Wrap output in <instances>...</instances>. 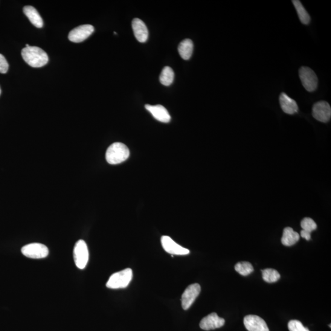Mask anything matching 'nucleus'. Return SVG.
Segmentation results:
<instances>
[{
  "label": "nucleus",
  "instance_id": "3",
  "mask_svg": "<svg viewBox=\"0 0 331 331\" xmlns=\"http://www.w3.org/2000/svg\"><path fill=\"white\" fill-rule=\"evenodd\" d=\"M132 269L127 268L113 274L107 281L106 286L110 289L127 288L132 280Z\"/></svg>",
  "mask_w": 331,
  "mask_h": 331
},
{
  "label": "nucleus",
  "instance_id": "4",
  "mask_svg": "<svg viewBox=\"0 0 331 331\" xmlns=\"http://www.w3.org/2000/svg\"><path fill=\"white\" fill-rule=\"evenodd\" d=\"M89 259L88 246L85 241L78 240L74 248V260L75 266L80 269H84L87 266Z\"/></svg>",
  "mask_w": 331,
  "mask_h": 331
},
{
  "label": "nucleus",
  "instance_id": "21",
  "mask_svg": "<svg viewBox=\"0 0 331 331\" xmlns=\"http://www.w3.org/2000/svg\"><path fill=\"white\" fill-rule=\"evenodd\" d=\"M263 280L267 283H275L280 278V275L277 271L273 269H266L262 270Z\"/></svg>",
  "mask_w": 331,
  "mask_h": 331
},
{
  "label": "nucleus",
  "instance_id": "7",
  "mask_svg": "<svg viewBox=\"0 0 331 331\" xmlns=\"http://www.w3.org/2000/svg\"><path fill=\"white\" fill-rule=\"evenodd\" d=\"M201 286L198 283H193L185 289L182 296V306L183 309L187 310L192 306L197 296L201 292Z\"/></svg>",
  "mask_w": 331,
  "mask_h": 331
},
{
  "label": "nucleus",
  "instance_id": "12",
  "mask_svg": "<svg viewBox=\"0 0 331 331\" xmlns=\"http://www.w3.org/2000/svg\"><path fill=\"white\" fill-rule=\"evenodd\" d=\"M225 323L224 319L219 317L216 313H212L202 318L200 322L199 326L203 330H210L222 327L224 326Z\"/></svg>",
  "mask_w": 331,
  "mask_h": 331
},
{
  "label": "nucleus",
  "instance_id": "19",
  "mask_svg": "<svg viewBox=\"0 0 331 331\" xmlns=\"http://www.w3.org/2000/svg\"><path fill=\"white\" fill-rule=\"evenodd\" d=\"M293 5L295 6L296 11H297L299 19L301 20L302 24L308 25L310 22V17L308 14L306 9L302 5L301 2L299 0H293Z\"/></svg>",
  "mask_w": 331,
  "mask_h": 331
},
{
  "label": "nucleus",
  "instance_id": "11",
  "mask_svg": "<svg viewBox=\"0 0 331 331\" xmlns=\"http://www.w3.org/2000/svg\"><path fill=\"white\" fill-rule=\"evenodd\" d=\"M243 323L249 331H269L265 321L257 315L246 316L243 319Z\"/></svg>",
  "mask_w": 331,
  "mask_h": 331
},
{
  "label": "nucleus",
  "instance_id": "20",
  "mask_svg": "<svg viewBox=\"0 0 331 331\" xmlns=\"http://www.w3.org/2000/svg\"><path fill=\"white\" fill-rule=\"evenodd\" d=\"M174 79V72L173 69L170 66H165L162 69L160 76H159V81L165 86H169L172 84Z\"/></svg>",
  "mask_w": 331,
  "mask_h": 331
},
{
  "label": "nucleus",
  "instance_id": "25",
  "mask_svg": "<svg viewBox=\"0 0 331 331\" xmlns=\"http://www.w3.org/2000/svg\"><path fill=\"white\" fill-rule=\"evenodd\" d=\"M9 64L7 59L2 54H0V73L5 74L8 71Z\"/></svg>",
  "mask_w": 331,
  "mask_h": 331
},
{
  "label": "nucleus",
  "instance_id": "22",
  "mask_svg": "<svg viewBox=\"0 0 331 331\" xmlns=\"http://www.w3.org/2000/svg\"><path fill=\"white\" fill-rule=\"evenodd\" d=\"M235 270L239 274L243 276L249 275L254 271V267H253L252 264L246 262V261L237 263L235 266Z\"/></svg>",
  "mask_w": 331,
  "mask_h": 331
},
{
  "label": "nucleus",
  "instance_id": "6",
  "mask_svg": "<svg viewBox=\"0 0 331 331\" xmlns=\"http://www.w3.org/2000/svg\"><path fill=\"white\" fill-rule=\"evenodd\" d=\"M21 252L25 257L32 259H42L48 256L49 249L40 243H31L22 248Z\"/></svg>",
  "mask_w": 331,
  "mask_h": 331
},
{
  "label": "nucleus",
  "instance_id": "13",
  "mask_svg": "<svg viewBox=\"0 0 331 331\" xmlns=\"http://www.w3.org/2000/svg\"><path fill=\"white\" fill-rule=\"evenodd\" d=\"M145 107L156 120L162 123H169L171 121V115L164 106L159 104L155 106L146 104Z\"/></svg>",
  "mask_w": 331,
  "mask_h": 331
},
{
  "label": "nucleus",
  "instance_id": "23",
  "mask_svg": "<svg viewBox=\"0 0 331 331\" xmlns=\"http://www.w3.org/2000/svg\"><path fill=\"white\" fill-rule=\"evenodd\" d=\"M301 225L303 230L310 233H311L313 231L315 230L317 228V225H316L314 220L310 219V218H305L302 220Z\"/></svg>",
  "mask_w": 331,
  "mask_h": 331
},
{
  "label": "nucleus",
  "instance_id": "18",
  "mask_svg": "<svg viewBox=\"0 0 331 331\" xmlns=\"http://www.w3.org/2000/svg\"><path fill=\"white\" fill-rule=\"evenodd\" d=\"M178 51L183 59L189 60L193 54V43L190 39H186L179 44Z\"/></svg>",
  "mask_w": 331,
  "mask_h": 331
},
{
  "label": "nucleus",
  "instance_id": "5",
  "mask_svg": "<svg viewBox=\"0 0 331 331\" xmlns=\"http://www.w3.org/2000/svg\"><path fill=\"white\" fill-rule=\"evenodd\" d=\"M300 79L303 87L309 92H314L318 87V77L311 68L303 66L299 71Z\"/></svg>",
  "mask_w": 331,
  "mask_h": 331
},
{
  "label": "nucleus",
  "instance_id": "26",
  "mask_svg": "<svg viewBox=\"0 0 331 331\" xmlns=\"http://www.w3.org/2000/svg\"><path fill=\"white\" fill-rule=\"evenodd\" d=\"M310 234L311 233H308V232L305 231L304 230H302L301 231V237L304 238V239H306L307 240H309L310 239V237H311Z\"/></svg>",
  "mask_w": 331,
  "mask_h": 331
},
{
  "label": "nucleus",
  "instance_id": "24",
  "mask_svg": "<svg viewBox=\"0 0 331 331\" xmlns=\"http://www.w3.org/2000/svg\"><path fill=\"white\" fill-rule=\"evenodd\" d=\"M289 331H310L308 328L304 327L303 323L298 320H291L288 323Z\"/></svg>",
  "mask_w": 331,
  "mask_h": 331
},
{
  "label": "nucleus",
  "instance_id": "16",
  "mask_svg": "<svg viewBox=\"0 0 331 331\" xmlns=\"http://www.w3.org/2000/svg\"><path fill=\"white\" fill-rule=\"evenodd\" d=\"M24 13L32 24L37 28L43 27V20L37 11L31 6H27L24 8Z\"/></svg>",
  "mask_w": 331,
  "mask_h": 331
},
{
  "label": "nucleus",
  "instance_id": "8",
  "mask_svg": "<svg viewBox=\"0 0 331 331\" xmlns=\"http://www.w3.org/2000/svg\"><path fill=\"white\" fill-rule=\"evenodd\" d=\"M312 115L316 120L321 122L326 123L331 117V108L326 101H321L316 103L313 106Z\"/></svg>",
  "mask_w": 331,
  "mask_h": 331
},
{
  "label": "nucleus",
  "instance_id": "15",
  "mask_svg": "<svg viewBox=\"0 0 331 331\" xmlns=\"http://www.w3.org/2000/svg\"><path fill=\"white\" fill-rule=\"evenodd\" d=\"M279 102L281 109L286 114L292 115L298 112V106L296 101L284 93H281L280 95Z\"/></svg>",
  "mask_w": 331,
  "mask_h": 331
},
{
  "label": "nucleus",
  "instance_id": "17",
  "mask_svg": "<svg viewBox=\"0 0 331 331\" xmlns=\"http://www.w3.org/2000/svg\"><path fill=\"white\" fill-rule=\"evenodd\" d=\"M300 234L295 231L292 228L284 229L281 243L284 246H289L296 244L300 240Z\"/></svg>",
  "mask_w": 331,
  "mask_h": 331
},
{
  "label": "nucleus",
  "instance_id": "27",
  "mask_svg": "<svg viewBox=\"0 0 331 331\" xmlns=\"http://www.w3.org/2000/svg\"><path fill=\"white\" fill-rule=\"evenodd\" d=\"M25 46H26L25 48H28V47H30V45H28V44H27V45H26Z\"/></svg>",
  "mask_w": 331,
  "mask_h": 331
},
{
  "label": "nucleus",
  "instance_id": "14",
  "mask_svg": "<svg viewBox=\"0 0 331 331\" xmlns=\"http://www.w3.org/2000/svg\"><path fill=\"white\" fill-rule=\"evenodd\" d=\"M132 28L136 39L140 43L146 42L149 37L147 26L141 19L136 18L132 22Z\"/></svg>",
  "mask_w": 331,
  "mask_h": 331
},
{
  "label": "nucleus",
  "instance_id": "2",
  "mask_svg": "<svg viewBox=\"0 0 331 331\" xmlns=\"http://www.w3.org/2000/svg\"><path fill=\"white\" fill-rule=\"evenodd\" d=\"M130 156V150L126 144L115 142L110 145L106 153V159L110 164H118L126 161Z\"/></svg>",
  "mask_w": 331,
  "mask_h": 331
},
{
  "label": "nucleus",
  "instance_id": "9",
  "mask_svg": "<svg viewBox=\"0 0 331 331\" xmlns=\"http://www.w3.org/2000/svg\"><path fill=\"white\" fill-rule=\"evenodd\" d=\"M94 27L91 25L79 26L69 32L68 39L73 43L83 42L94 33Z\"/></svg>",
  "mask_w": 331,
  "mask_h": 331
},
{
  "label": "nucleus",
  "instance_id": "1",
  "mask_svg": "<svg viewBox=\"0 0 331 331\" xmlns=\"http://www.w3.org/2000/svg\"><path fill=\"white\" fill-rule=\"evenodd\" d=\"M21 54L25 62L33 68L43 67L49 62L47 53L36 46L23 49Z\"/></svg>",
  "mask_w": 331,
  "mask_h": 331
},
{
  "label": "nucleus",
  "instance_id": "28",
  "mask_svg": "<svg viewBox=\"0 0 331 331\" xmlns=\"http://www.w3.org/2000/svg\"><path fill=\"white\" fill-rule=\"evenodd\" d=\"M1 94H2V90L1 88H0V95H1Z\"/></svg>",
  "mask_w": 331,
  "mask_h": 331
},
{
  "label": "nucleus",
  "instance_id": "10",
  "mask_svg": "<svg viewBox=\"0 0 331 331\" xmlns=\"http://www.w3.org/2000/svg\"><path fill=\"white\" fill-rule=\"evenodd\" d=\"M161 241L162 247L168 254L176 255H186L190 254L189 250L179 245L169 236H162Z\"/></svg>",
  "mask_w": 331,
  "mask_h": 331
}]
</instances>
